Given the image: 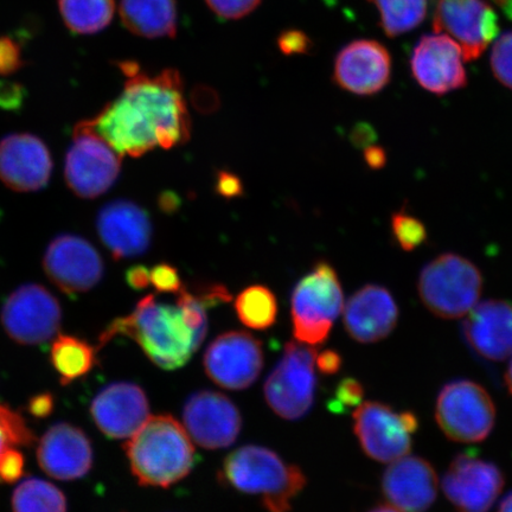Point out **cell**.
I'll use <instances>...</instances> for the list:
<instances>
[{"instance_id":"cell-48","label":"cell","mask_w":512,"mask_h":512,"mask_svg":"<svg viewBox=\"0 0 512 512\" xmlns=\"http://www.w3.org/2000/svg\"><path fill=\"white\" fill-rule=\"evenodd\" d=\"M497 512H512V492L505 496Z\"/></svg>"},{"instance_id":"cell-20","label":"cell","mask_w":512,"mask_h":512,"mask_svg":"<svg viewBox=\"0 0 512 512\" xmlns=\"http://www.w3.org/2000/svg\"><path fill=\"white\" fill-rule=\"evenodd\" d=\"M91 413L99 430L111 439L131 438L150 418L149 400L130 382L112 383L92 402Z\"/></svg>"},{"instance_id":"cell-6","label":"cell","mask_w":512,"mask_h":512,"mask_svg":"<svg viewBox=\"0 0 512 512\" xmlns=\"http://www.w3.org/2000/svg\"><path fill=\"white\" fill-rule=\"evenodd\" d=\"M344 297L335 268L320 261L294 288L291 299L293 335L298 342L323 344L341 315Z\"/></svg>"},{"instance_id":"cell-1","label":"cell","mask_w":512,"mask_h":512,"mask_svg":"<svg viewBox=\"0 0 512 512\" xmlns=\"http://www.w3.org/2000/svg\"><path fill=\"white\" fill-rule=\"evenodd\" d=\"M120 68L127 76L123 93L86 124L121 157L138 158L157 147L170 150L187 143L191 120L177 70L149 75L134 62L120 63Z\"/></svg>"},{"instance_id":"cell-40","label":"cell","mask_w":512,"mask_h":512,"mask_svg":"<svg viewBox=\"0 0 512 512\" xmlns=\"http://www.w3.org/2000/svg\"><path fill=\"white\" fill-rule=\"evenodd\" d=\"M25 99L24 88L16 82L0 81V108L18 110Z\"/></svg>"},{"instance_id":"cell-16","label":"cell","mask_w":512,"mask_h":512,"mask_svg":"<svg viewBox=\"0 0 512 512\" xmlns=\"http://www.w3.org/2000/svg\"><path fill=\"white\" fill-rule=\"evenodd\" d=\"M463 51L446 34L420 38L411 57V72L418 85L435 95H445L467 85Z\"/></svg>"},{"instance_id":"cell-9","label":"cell","mask_w":512,"mask_h":512,"mask_svg":"<svg viewBox=\"0 0 512 512\" xmlns=\"http://www.w3.org/2000/svg\"><path fill=\"white\" fill-rule=\"evenodd\" d=\"M120 160L119 153L82 121L75 126L64 162L69 189L87 200L104 195L119 177Z\"/></svg>"},{"instance_id":"cell-35","label":"cell","mask_w":512,"mask_h":512,"mask_svg":"<svg viewBox=\"0 0 512 512\" xmlns=\"http://www.w3.org/2000/svg\"><path fill=\"white\" fill-rule=\"evenodd\" d=\"M364 396V389L361 382L355 379H344L338 383L334 399L331 400L329 408L332 412L344 413L349 408L360 405Z\"/></svg>"},{"instance_id":"cell-24","label":"cell","mask_w":512,"mask_h":512,"mask_svg":"<svg viewBox=\"0 0 512 512\" xmlns=\"http://www.w3.org/2000/svg\"><path fill=\"white\" fill-rule=\"evenodd\" d=\"M467 344L480 357L502 362L512 356V303L489 299L467 313L463 324Z\"/></svg>"},{"instance_id":"cell-46","label":"cell","mask_w":512,"mask_h":512,"mask_svg":"<svg viewBox=\"0 0 512 512\" xmlns=\"http://www.w3.org/2000/svg\"><path fill=\"white\" fill-rule=\"evenodd\" d=\"M364 158L371 169H381L387 162L386 152L379 146L368 147L364 152Z\"/></svg>"},{"instance_id":"cell-21","label":"cell","mask_w":512,"mask_h":512,"mask_svg":"<svg viewBox=\"0 0 512 512\" xmlns=\"http://www.w3.org/2000/svg\"><path fill=\"white\" fill-rule=\"evenodd\" d=\"M96 229L102 243L117 260L136 258L150 247V216L142 207L131 201L107 203L100 210Z\"/></svg>"},{"instance_id":"cell-33","label":"cell","mask_w":512,"mask_h":512,"mask_svg":"<svg viewBox=\"0 0 512 512\" xmlns=\"http://www.w3.org/2000/svg\"><path fill=\"white\" fill-rule=\"evenodd\" d=\"M392 233L396 242L406 252L415 251L427 240L425 224L406 210L393 214Z\"/></svg>"},{"instance_id":"cell-43","label":"cell","mask_w":512,"mask_h":512,"mask_svg":"<svg viewBox=\"0 0 512 512\" xmlns=\"http://www.w3.org/2000/svg\"><path fill=\"white\" fill-rule=\"evenodd\" d=\"M316 366L325 375L337 374L342 367V357L334 350H325L317 355Z\"/></svg>"},{"instance_id":"cell-2","label":"cell","mask_w":512,"mask_h":512,"mask_svg":"<svg viewBox=\"0 0 512 512\" xmlns=\"http://www.w3.org/2000/svg\"><path fill=\"white\" fill-rule=\"evenodd\" d=\"M117 336L133 339L164 370L184 367L203 343L185 319L181 306L159 303L153 296L140 300L131 315L115 319L102 332L100 347Z\"/></svg>"},{"instance_id":"cell-28","label":"cell","mask_w":512,"mask_h":512,"mask_svg":"<svg viewBox=\"0 0 512 512\" xmlns=\"http://www.w3.org/2000/svg\"><path fill=\"white\" fill-rule=\"evenodd\" d=\"M66 27L78 35H93L111 24L115 0H59Z\"/></svg>"},{"instance_id":"cell-22","label":"cell","mask_w":512,"mask_h":512,"mask_svg":"<svg viewBox=\"0 0 512 512\" xmlns=\"http://www.w3.org/2000/svg\"><path fill=\"white\" fill-rule=\"evenodd\" d=\"M438 476L433 466L420 457H402L382 477V492L392 507L401 512H427L438 496Z\"/></svg>"},{"instance_id":"cell-14","label":"cell","mask_w":512,"mask_h":512,"mask_svg":"<svg viewBox=\"0 0 512 512\" xmlns=\"http://www.w3.org/2000/svg\"><path fill=\"white\" fill-rule=\"evenodd\" d=\"M441 485L458 512H489L504 488V476L495 464L463 453L453 459Z\"/></svg>"},{"instance_id":"cell-11","label":"cell","mask_w":512,"mask_h":512,"mask_svg":"<svg viewBox=\"0 0 512 512\" xmlns=\"http://www.w3.org/2000/svg\"><path fill=\"white\" fill-rule=\"evenodd\" d=\"M3 328L15 342L24 345L44 344L61 329L62 309L46 287L27 284L18 287L5 300Z\"/></svg>"},{"instance_id":"cell-19","label":"cell","mask_w":512,"mask_h":512,"mask_svg":"<svg viewBox=\"0 0 512 512\" xmlns=\"http://www.w3.org/2000/svg\"><path fill=\"white\" fill-rule=\"evenodd\" d=\"M53 158L43 140L29 133L9 134L0 140V181L18 192L47 187Z\"/></svg>"},{"instance_id":"cell-25","label":"cell","mask_w":512,"mask_h":512,"mask_svg":"<svg viewBox=\"0 0 512 512\" xmlns=\"http://www.w3.org/2000/svg\"><path fill=\"white\" fill-rule=\"evenodd\" d=\"M41 469L50 477L74 480L86 476L93 466L91 440L80 428L57 424L43 435L37 448Z\"/></svg>"},{"instance_id":"cell-23","label":"cell","mask_w":512,"mask_h":512,"mask_svg":"<svg viewBox=\"0 0 512 512\" xmlns=\"http://www.w3.org/2000/svg\"><path fill=\"white\" fill-rule=\"evenodd\" d=\"M399 322V307L386 287L367 285L349 299L344 326L354 341L371 344L387 338Z\"/></svg>"},{"instance_id":"cell-27","label":"cell","mask_w":512,"mask_h":512,"mask_svg":"<svg viewBox=\"0 0 512 512\" xmlns=\"http://www.w3.org/2000/svg\"><path fill=\"white\" fill-rule=\"evenodd\" d=\"M50 357L62 384H69L94 368L96 350L78 337L62 335L51 345Z\"/></svg>"},{"instance_id":"cell-41","label":"cell","mask_w":512,"mask_h":512,"mask_svg":"<svg viewBox=\"0 0 512 512\" xmlns=\"http://www.w3.org/2000/svg\"><path fill=\"white\" fill-rule=\"evenodd\" d=\"M279 46L285 54L305 53L309 49L310 41L303 32L288 31L281 35Z\"/></svg>"},{"instance_id":"cell-44","label":"cell","mask_w":512,"mask_h":512,"mask_svg":"<svg viewBox=\"0 0 512 512\" xmlns=\"http://www.w3.org/2000/svg\"><path fill=\"white\" fill-rule=\"evenodd\" d=\"M126 281L133 290H145L151 285L150 270L145 266H134L127 271Z\"/></svg>"},{"instance_id":"cell-49","label":"cell","mask_w":512,"mask_h":512,"mask_svg":"<svg viewBox=\"0 0 512 512\" xmlns=\"http://www.w3.org/2000/svg\"><path fill=\"white\" fill-rule=\"evenodd\" d=\"M505 383H507V387L509 389L510 394L512 395V360L507 369V373H505Z\"/></svg>"},{"instance_id":"cell-36","label":"cell","mask_w":512,"mask_h":512,"mask_svg":"<svg viewBox=\"0 0 512 512\" xmlns=\"http://www.w3.org/2000/svg\"><path fill=\"white\" fill-rule=\"evenodd\" d=\"M209 8L221 19H240L256 8L261 0H206Z\"/></svg>"},{"instance_id":"cell-50","label":"cell","mask_w":512,"mask_h":512,"mask_svg":"<svg viewBox=\"0 0 512 512\" xmlns=\"http://www.w3.org/2000/svg\"><path fill=\"white\" fill-rule=\"evenodd\" d=\"M369 512H401L398 509L392 507V505H380V507H376L371 509Z\"/></svg>"},{"instance_id":"cell-32","label":"cell","mask_w":512,"mask_h":512,"mask_svg":"<svg viewBox=\"0 0 512 512\" xmlns=\"http://www.w3.org/2000/svg\"><path fill=\"white\" fill-rule=\"evenodd\" d=\"M35 435L22 415L0 405V454L11 447H28L34 444Z\"/></svg>"},{"instance_id":"cell-29","label":"cell","mask_w":512,"mask_h":512,"mask_svg":"<svg viewBox=\"0 0 512 512\" xmlns=\"http://www.w3.org/2000/svg\"><path fill=\"white\" fill-rule=\"evenodd\" d=\"M380 12V25L394 38L418 28L427 15V0H368Z\"/></svg>"},{"instance_id":"cell-3","label":"cell","mask_w":512,"mask_h":512,"mask_svg":"<svg viewBox=\"0 0 512 512\" xmlns=\"http://www.w3.org/2000/svg\"><path fill=\"white\" fill-rule=\"evenodd\" d=\"M128 462L138 482L170 488L190 475L196 452L189 433L171 415L152 416L125 445Z\"/></svg>"},{"instance_id":"cell-5","label":"cell","mask_w":512,"mask_h":512,"mask_svg":"<svg viewBox=\"0 0 512 512\" xmlns=\"http://www.w3.org/2000/svg\"><path fill=\"white\" fill-rule=\"evenodd\" d=\"M418 291L421 302L434 316L462 318L479 302L482 272L462 255L441 254L422 268Z\"/></svg>"},{"instance_id":"cell-38","label":"cell","mask_w":512,"mask_h":512,"mask_svg":"<svg viewBox=\"0 0 512 512\" xmlns=\"http://www.w3.org/2000/svg\"><path fill=\"white\" fill-rule=\"evenodd\" d=\"M151 285L160 293H176L182 291L181 277L174 266L159 264L150 270Z\"/></svg>"},{"instance_id":"cell-42","label":"cell","mask_w":512,"mask_h":512,"mask_svg":"<svg viewBox=\"0 0 512 512\" xmlns=\"http://www.w3.org/2000/svg\"><path fill=\"white\" fill-rule=\"evenodd\" d=\"M55 401L53 395L49 393L38 394L31 398L28 405V411L35 418L44 419L53 413Z\"/></svg>"},{"instance_id":"cell-17","label":"cell","mask_w":512,"mask_h":512,"mask_svg":"<svg viewBox=\"0 0 512 512\" xmlns=\"http://www.w3.org/2000/svg\"><path fill=\"white\" fill-rule=\"evenodd\" d=\"M185 430L207 450H220L235 443L242 428L238 407L226 395L211 390L192 394L183 409Z\"/></svg>"},{"instance_id":"cell-12","label":"cell","mask_w":512,"mask_h":512,"mask_svg":"<svg viewBox=\"0 0 512 512\" xmlns=\"http://www.w3.org/2000/svg\"><path fill=\"white\" fill-rule=\"evenodd\" d=\"M433 29L462 48L465 61L479 59L499 32L498 16L485 0H438Z\"/></svg>"},{"instance_id":"cell-7","label":"cell","mask_w":512,"mask_h":512,"mask_svg":"<svg viewBox=\"0 0 512 512\" xmlns=\"http://www.w3.org/2000/svg\"><path fill=\"white\" fill-rule=\"evenodd\" d=\"M317 355L311 345L286 344L283 357L265 383L268 406L280 418L298 420L310 412L317 389Z\"/></svg>"},{"instance_id":"cell-10","label":"cell","mask_w":512,"mask_h":512,"mask_svg":"<svg viewBox=\"0 0 512 512\" xmlns=\"http://www.w3.org/2000/svg\"><path fill=\"white\" fill-rule=\"evenodd\" d=\"M419 421L412 412H396L382 402L369 401L354 413V432L371 459L393 463L412 450Z\"/></svg>"},{"instance_id":"cell-26","label":"cell","mask_w":512,"mask_h":512,"mask_svg":"<svg viewBox=\"0 0 512 512\" xmlns=\"http://www.w3.org/2000/svg\"><path fill=\"white\" fill-rule=\"evenodd\" d=\"M120 18L127 30L144 38L175 37L176 0H121Z\"/></svg>"},{"instance_id":"cell-30","label":"cell","mask_w":512,"mask_h":512,"mask_svg":"<svg viewBox=\"0 0 512 512\" xmlns=\"http://www.w3.org/2000/svg\"><path fill=\"white\" fill-rule=\"evenodd\" d=\"M14 512H67V499L54 484L40 478H28L12 495Z\"/></svg>"},{"instance_id":"cell-15","label":"cell","mask_w":512,"mask_h":512,"mask_svg":"<svg viewBox=\"0 0 512 512\" xmlns=\"http://www.w3.org/2000/svg\"><path fill=\"white\" fill-rule=\"evenodd\" d=\"M43 267L48 278L69 296L91 291L104 277V261L92 243L70 234L50 242Z\"/></svg>"},{"instance_id":"cell-45","label":"cell","mask_w":512,"mask_h":512,"mask_svg":"<svg viewBox=\"0 0 512 512\" xmlns=\"http://www.w3.org/2000/svg\"><path fill=\"white\" fill-rule=\"evenodd\" d=\"M217 190L224 197H235L240 195L242 187L238 177L227 174V172H221L219 182H217Z\"/></svg>"},{"instance_id":"cell-13","label":"cell","mask_w":512,"mask_h":512,"mask_svg":"<svg viewBox=\"0 0 512 512\" xmlns=\"http://www.w3.org/2000/svg\"><path fill=\"white\" fill-rule=\"evenodd\" d=\"M204 369L222 388L242 390L251 387L264 367L260 339L248 332L230 331L216 337L203 357Z\"/></svg>"},{"instance_id":"cell-47","label":"cell","mask_w":512,"mask_h":512,"mask_svg":"<svg viewBox=\"0 0 512 512\" xmlns=\"http://www.w3.org/2000/svg\"><path fill=\"white\" fill-rule=\"evenodd\" d=\"M375 134L373 131H371V127L367 125H360L357 126L354 133H352V140H354V143L357 145L364 146L371 143V140H373Z\"/></svg>"},{"instance_id":"cell-34","label":"cell","mask_w":512,"mask_h":512,"mask_svg":"<svg viewBox=\"0 0 512 512\" xmlns=\"http://www.w3.org/2000/svg\"><path fill=\"white\" fill-rule=\"evenodd\" d=\"M492 73L503 86L512 89V31L505 32L492 48Z\"/></svg>"},{"instance_id":"cell-8","label":"cell","mask_w":512,"mask_h":512,"mask_svg":"<svg viewBox=\"0 0 512 512\" xmlns=\"http://www.w3.org/2000/svg\"><path fill=\"white\" fill-rule=\"evenodd\" d=\"M435 419L448 439L475 444L488 438L494 430L496 407L480 384L453 381L440 390Z\"/></svg>"},{"instance_id":"cell-4","label":"cell","mask_w":512,"mask_h":512,"mask_svg":"<svg viewBox=\"0 0 512 512\" xmlns=\"http://www.w3.org/2000/svg\"><path fill=\"white\" fill-rule=\"evenodd\" d=\"M220 479L242 494L260 497L267 512H290L307 483L300 467L287 464L268 448L254 445L230 453L223 462Z\"/></svg>"},{"instance_id":"cell-39","label":"cell","mask_w":512,"mask_h":512,"mask_svg":"<svg viewBox=\"0 0 512 512\" xmlns=\"http://www.w3.org/2000/svg\"><path fill=\"white\" fill-rule=\"evenodd\" d=\"M24 457L16 447L8 448L0 454V482L14 484L24 473Z\"/></svg>"},{"instance_id":"cell-18","label":"cell","mask_w":512,"mask_h":512,"mask_svg":"<svg viewBox=\"0 0 512 512\" xmlns=\"http://www.w3.org/2000/svg\"><path fill=\"white\" fill-rule=\"evenodd\" d=\"M392 68V56L382 43L357 40L339 51L334 81L351 94L371 96L388 86Z\"/></svg>"},{"instance_id":"cell-37","label":"cell","mask_w":512,"mask_h":512,"mask_svg":"<svg viewBox=\"0 0 512 512\" xmlns=\"http://www.w3.org/2000/svg\"><path fill=\"white\" fill-rule=\"evenodd\" d=\"M24 66L22 48L9 36L0 37V76H10Z\"/></svg>"},{"instance_id":"cell-31","label":"cell","mask_w":512,"mask_h":512,"mask_svg":"<svg viewBox=\"0 0 512 512\" xmlns=\"http://www.w3.org/2000/svg\"><path fill=\"white\" fill-rule=\"evenodd\" d=\"M235 311L241 323L247 328L266 330L277 320V298L270 288L254 285L239 294L235 302Z\"/></svg>"}]
</instances>
